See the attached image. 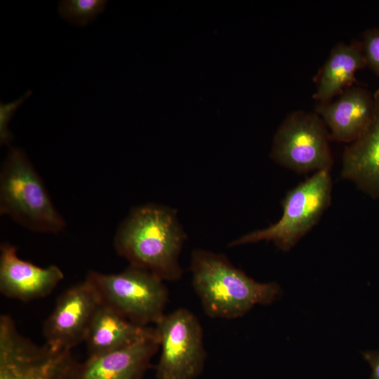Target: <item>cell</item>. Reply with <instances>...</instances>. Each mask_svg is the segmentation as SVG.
Instances as JSON below:
<instances>
[{
  "mask_svg": "<svg viewBox=\"0 0 379 379\" xmlns=\"http://www.w3.org/2000/svg\"><path fill=\"white\" fill-rule=\"evenodd\" d=\"M185 239L176 211L149 204L135 208L120 224L114 246L130 265L171 281L182 275L179 255Z\"/></svg>",
  "mask_w": 379,
  "mask_h": 379,
  "instance_id": "6da1fadb",
  "label": "cell"
},
{
  "mask_svg": "<svg viewBox=\"0 0 379 379\" xmlns=\"http://www.w3.org/2000/svg\"><path fill=\"white\" fill-rule=\"evenodd\" d=\"M192 286L210 317H241L256 305H270L279 296L276 282L261 283L236 267L223 254L198 249L192 252Z\"/></svg>",
  "mask_w": 379,
  "mask_h": 379,
  "instance_id": "7a4b0ae2",
  "label": "cell"
},
{
  "mask_svg": "<svg viewBox=\"0 0 379 379\" xmlns=\"http://www.w3.org/2000/svg\"><path fill=\"white\" fill-rule=\"evenodd\" d=\"M0 213L29 230L58 233L65 221L25 152L11 147L0 171Z\"/></svg>",
  "mask_w": 379,
  "mask_h": 379,
  "instance_id": "3957f363",
  "label": "cell"
},
{
  "mask_svg": "<svg viewBox=\"0 0 379 379\" xmlns=\"http://www.w3.org/2000/svg\"><path fill=\"white\" fill-rule=\"evenodd\" d=\"M331 171H320L287 192L281 201V218L265 229L232 241L230 246L272 241L280 250L290 251L319 222L331 202Z\"/></svg>",
  "mask_w": 379,
  "mask_h": 379,
  "instance_id": "277c9868",
  "label": "cell"
},
{
  "mask_svg": "<svg viewBox=\"0 0 379 379\" xmlns=\"http://www.w3.org/2000/svg\"><path fill=\"white\" fill-rule=\"evenodd\" d=\"M86 278L102 304L137 324L155 325L165 314L168 289L162 279L145 270L129 265L119 273L91 270Z\"/></svg>",
  "mask_w": 379,
  "mask_h": 379,
  "instance_id": "5b68a950",
  "label": "cell"
},
{
  "mask_svg": "<svg viewBox=\"0 0 379 379\" xmlns=\"http://www.w3.org/2000/svg\"><path fill=\"white\" fill-rule=\"evenodd\" d=\"M328 130L316 112L289 113L274 136L270 157L297 173L331 171L333 159Z\"/></svg>",
  "mask_w": 379,
  "mask_h": 379,
  "instance_id": "8992f818",
  "label": "cell"
},
{
  "mask_svg": "<svg viewBox=\"0 0 379 379\" xmlns=\"http://www.w3.org/2000/svg\"><path fill=\"white\" fill-rule=\"evenodd\" d=\"M77 363L72 350L35 344L1 314L0 379H72Z\"/></svg>",
  "mask_w": 379,
  "mask_h": 379,
  "instance_id": "52a82bcc",
  "label": "cell"
},
{
  "mask_svg": "<svg viewBox=\"0 0 379 379\" xmlns=\"http://www.w3.org/2000/svg\"><path fill=\"white\" fill-rule=\"evenodd\" d=\"M161 354L158 379H194L206 359L203 330L197 317L185 308L165 314L155 324Z\"/></svg>",
  "mask_w": 379,
  "mask_h": 379,
  "instance_id": "ba28073f",
  "label": "cell"
},
{
  "mask_svg": "<svg viewBox=\"0 0 379 379\" xmlns=\"http://www.w3.org/2000/svg\"><path fill=\"white\" fill-rule=\"evenodd\" d=\"M100 304L95 288L86 277L67 288L44 323L45 343L55 349L72 350L84 342Z\"/></svg>",
  "mask_w": 379,
  "mask_h": 379,
  "instance_id": "9c48e42d",
  "label": "cell"
},
{
  "mask_svg": "<svg viewBox=\"0 0 379 379\" xmlns=\"http://www.w3.org/2000/svg\"><path fill=\"white\" fill-rule=\"evenodd\" d=\"M61 269L51 265L41 267L21 259L15 246H0V292L6 298L23 302L48 295L63 279Z\"/></svg>",
  "mask_w": 379,
  "mask_h": 379,
  "instance_id": "30bf717a",
  "label": "cell"
},
{
  "mask_svg": "<svg viewBox=\"0 0 379 379\" xmlns=\"http://www.w3.org/2000/svg\"><path fill=\"white\" fill-rule=\"evenodd\" d=\"M374 109L373 93L354 85L345 90L335 100L318 103L314 112L326 126L331 140L350 144L367 129Z\"/></svg>",
  "mask_w": 379,
  "mask_h": 379,
  "instance_id": "8fae6325",
  "label": "cell"
},
{
  "mask_svg": "<svg viewBox=\"0 0 379 379\" xmlns=\"http://www.w3.org/2000/svg\"><path fill=\"white\" fill-rule=\"evenodd\" d=\"M159 349L157 331L133 345L77 363L72 379H142Z\"/></svg>",
  "mask_w": 379,
  "mask_h": 379,
  "instance_id": "7c38bea8",
  "label": "cell"
},
{
  "mask_svg": "<svg viewBox=\"0 0 379 379\" xmlns=\"http://www.w3.org/2000/svg\"><path fill=\"white\" fill-rule=\"evenodd\" d=\"M373 95L372 121L365 132L345 148L341 175L369 197L379 199V89Z\"/></svg>",
  "mask_w": 379,
  "mask_h": 379,
  "instance_id": "4fadbf2b",
  "label": "cell"
},
{
  "mask_svg": "<svg viewBox=\"0 0 379 379\" xmlns=\"http://www.w3.org/2000/svg\"><path fill=\"white\" fill-rule=\"evenodd\" d=\"M155 327L137 324L101 302L88 328L85 343L88 357L133 345L154 334Z\"/></svg>",
  "mask_w": 379,
  "mask_h": 379,
  "instance_id": "5bb4252c",
  "label": "cell"
},
{
  "mask_svg": "<svg viewBox=\"0 0 379 379\" xmlns=\"http://www.w3.org/2000/svg\"><path fill=\"white\" fill-rule=\"evenodd\" d=\"M365 67L366 62L361 41L337 44L318 74L313 98L318 103L333 100L334 97L357 84L356 72Z\"/></svg>",
  "mask_w": 379,
  "mask_h": 379,
  "instance_id": "9a60e30c",
  "label": "cell"
},
{
  "mask_svg": "<svg viewBox=\"0 0 379 379\" xmlns=\"http://www.w3.org/2000/svg\"><path fill=\"white\" fill-rule=\"evenodd\" d=\"M106 0L60 1V15L69 23L84 27L97 18L107 6Z\"/></svg>",
  "mask_w": 379,
  "mask_h": 379,
  "instance_id": "2e32d148",
  "label": "cell"
},
{
  "mask_svg": "<svg viewBox=\"0 0 379 379\" xmlns=\"http://www.w3.org/2000/svg\"><path fill=\"white\" fill-rule=\"evenodd\" d=\"M32 94V90L27 91L17 100L4 103L0 102V144L8 145L13 140V135L9 130V123L17 109Z\"/></svg>",
  "mask_w": 379,
  "mask_h": 379,
  "instance_id": "e0dca14e",
  "label": "cell"
},
{
  "mask_svg": "<svg viewBox=\"0 0 379 379\" xmlns=\"http://www.w3.org/2000/svg\"><path fill=\"white\" fill-rule=\"evenodd\" d=\"M368 66L379 79V28L365 30L361 41Z\"/></svg>",
  "mask_w": 379,
  "mask_h": 379,
  "instance_id": "ac0fdd59",
  "label": "cell"
},
{
  "mask_svg": "<svg viewBox=\"0 0 379 379\" xmlns=\"http://www.w3.org/2000/svg\"><path fill=\"white\" fill-rule=\"evenodd\" d=\"M361 354L371 368L370 379H379V350H366Z\"/></svg>",
  "mask_w": 379,
  "mask_h": 379,
  "instance_id": "d6986e66",
  "label": "cell"
}]
</instances>
